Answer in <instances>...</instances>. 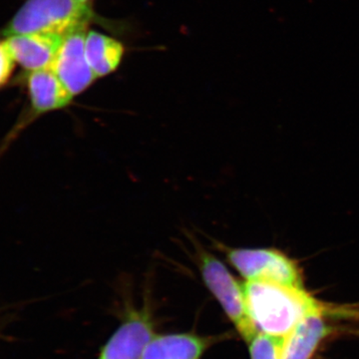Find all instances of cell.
Instances as JSON below:
<instances>
[{"mask_svg":"<svg viewBox=\"0 0 359 359\" xmlns=\"http://www.w3.org/2000/svg\"><path fill=\"white\" fill-rule=\"evenodd\" d=\"M85 52L90 67L97 78L115 72L124 57V45L119 40L95 30L87 32Z\"/></svg>","mask_w":359,"mask_h":359,"instance_id":"8fae6325","label":"cell"},{"mask_svg":"<svg viewBox=\"0 0 359 359\" xmlns=\"http://www.w3.org/2000/svg\"><path fill=\"white\" fill-rule=\"evenodd\" d=\"M78 1L82 2V4H88V6H91V2L93 1V0H78Z\"/></svg>","mask_w":359,"mask_h":359,"instance_id":"5bb4252c","label":"cell"},{"mask_svg":"<svg viewBox=\"0 0 359 359\" xmlns=\"http://www.w3.org/2000/svg\"><path fill=\"white\" fill-rule=\"evenodd\" d=\"M208 346L209 339L195 334L155 335L143 359H200Z\"/></svg>","mask_w":359,"mask_h":359,"instance_id":"30bf717a","label":"cell"},{"mask_svg":"<svg viewBox=\"0 0 359 359\" xmlns=\"http://www.w3.org/2000/svg\"><path fill=\"white\" fill-rule=\"evenodd\" d=\"M244 292L250 318L257 332L282 340L302 320L330 308L304 285L269 280H245Z\"/></svg>","mask_w":359,"mask_h":359,"instance_id":"6da1fadb","label":"cell"},{"mask_svg":"<svg viewBox=\"0 0 359 359\" xmlns=\"http://www.w3.org/2000/svg\"><path fill=\"white\" fill-rule=\"evenodd\" d=\"M63 37L26 33L6 37L14 61L26 72L50 68Z\"/></svg>","mask_w":359,"mask_h":359,"instance_id":"ba28073f","label":"cell"},{"mask_svg":"<svg viewBox=\"0 0 359 359\" xmlns=\"http://www.w3.org/2000/svg\"><path fill=\"white\" fill-rule=\"evenodd\" d=\"M14 61L13 54L7 46L6 40L0 41V87L4 86L8 81L13 74Z\"/></svg>","mask_w":359,"mask_h":359,"instance_id":"4fadbf2b","label":"cell"},{"mask_svg":"<svg viewBox=\"0 0 359 359\" xmlns=\"http://www.w3.org/2000/svg\"><path fill=\"white\" fill-rule=\"evenodd\" d=\"M197 257L205 287L221 304L238 334L245 341L250 342L257 334V330L248 309L244 285H241L236 280L221 259L208 250L198 249Z\"/></svg>","mask_w":359,"mask_h":359,"instance_id":"3957f363","label":"cell"},{"mask_svg":"<svg viewBox=\"0 0 359 359\" xmlns=\"http://www.w3.org/2000/svg\"><path fill=\"white\" fill-rule=\"evenodd\" d=\"M358 316V309L353 306L334 304L325 311L311 314L280 340V359L313 358L321 344L341 328V325H335V320Z\"/></svg>","mask_w":359,"mask_h":359,"instance_id":"5b68a950","label":"cell"},{"mask_svg":"<svg viewBox=\"0 0 359 359\" xmlns=\"http://www.w3.org/2000/svg\"><path fill=\"white\" fill-rule=\"evenodd\" d=\"M226 259L245 280H269L285 285H304L299 264L282 250L235 249L221 245Z\"/></svg>","mask_w":359,"mask_h":359,"instance_id":"277c9868","label":"cell"},{"mask_svg":"<svg viewBox=\"0 0 359 359\" xmlns=\"http://www.w3.org/2000/svg\"><path fill=\"white\" fill-rule=\"evenodd\" d=\"M87 32V27H84L65 35L50 67L73 98L83 93L98 79L85 52Z\"/></svg>","mask_w":359,"mask_h":359,"instance_id":"8992f818","label":"cell"},{"mask_svg":"<svg viewBox=\"0 0 359 359\" xmlns=\"http://www.w3.org/2000/svg\"><path fill=\"white\" fill-rule=\"evenodd\" d=\"M250 359H280V340L257 332L250 342Z\"/></svg>","mask_w":359,"mask_h":359,"instance_id":"7c38bea8","label":"cell"},{"mask_svg":"<svg viewBox=\"0 0 359 359\" xmlns=\"http://www.w3.org/2000/svg\"><path fill=\"white\" fill-rule=\"evenodd\" d=\"M25 80L34 117L63 109L73 100L51 68L27 72Z\"/></svg>","mask_w":359,"mask_h":359,"instance_id":"9c48e42d","label":"cell"},{"mask_svg":"<svg viewBox=\"0 0 359 359\" xmlns=\"http://www.w3.org/2000/svg\"><path fill=\"white\" fill-rule=\"evenodd\" d=\"M154 327L145 311H133L110 337L98 359H143Z\"/></svg>","mask_w":359,"mask_h":359,"instance_id":"52a82bcc","label":"cell"},{"mask_svg":"<svg viewBox=\"0 0 359 359\" xmlns=\"http://www.w3.org/2000/svg\"><path fill=\"white\" fill-rule=\"evenodd\" d=\"M93 18L91 6L78 0H26L2 30V35L39 33L65 37L87 27Z\"/></svg>","mask_w":359,"mask_h":359,"instance_id":"7a4b0ae2","label":"cell"}]
</instances>
